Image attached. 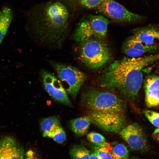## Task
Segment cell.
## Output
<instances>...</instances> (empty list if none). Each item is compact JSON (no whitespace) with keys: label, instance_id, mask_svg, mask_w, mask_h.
Returning <instances> with one entry per match:
<instances>
[{"label":"cell","instance_id":"6da1fadb","mask_svg":"<svg viewBox=\"0 0 159 159\" xmlns=\"http://www.w3.org/2000/svg\"><path fill=\"white\" fill-rule=\"evenodd\" d=\"M157 54L125 57L110 64L98 78L101 86L116 90L126 99H135L143 81V69L158 61Z\"/></svg>","mask_w":159,"mask_h":159},{"label":"cell","instance_id":"7a4b0ae2","mask_svg":"<svg viewBox=\"0 0 159 159\" xmlns=\"http://www.w3.org/2000/svg\"><path fill=\"white\" fill-rule=\"evenodd\" d=\"M82 100L91 122L101 129L117 132L125 127V104L114 93L92 89L83 93Z\"/></svg>","mask_w":159,"mask_h":159},{"label":"cell","instance_id":"3957f363","mask_svg":"<svg viewBox=\"0 0 159 159\" xmlns=\"http://www.w3.org/2000/svg\"><path fill=\"white\" fill-rule=\"evenodd\" d=\"M27 20L34 34L42 41L60 46L67 32L69 13L60 1L37 5L31 9Z\"/></svg>","mask_w":159,"mask_h":159},{"label":"cell","instance_id":"277c9868","mask_svg":"<svg viewBox=\"0 0 159 159\" xmlns=\"http://www.w3.org/2000/svg\"><path fill=\"white\" fill-rule=\"evenodd\" d=\"M101 39L92 38L81 42L80 57L89 68L97 69L102 67L111 57L109 47Z\"/></svg>","mask_w":159,"mask_h":159},{"label":"cell","instance_id":"5b68a950","mask_svg":"<svg viewBox=\"0 0 159 159\" xmlns=\"http://www.w3.org/2000/svg\"><path fill=\"white\" fill-rule=\"evenodd\" d=\"M109 23L107 18L101 14L84 16L78 24L74 39L80 42L92 38L102 39L107 35Z\"/></svg>","mask_w":159,"mask_h":159},{"label":"cell","instance_id":"8992f818","mask_svg":"<svg viewBox=\"0 0 159 159\" xmlns=\"http://www.w3.org/2000/svg\"><path fill=\"white\" fill-rule=\"evenodd\" d=\"M52 66L67 92L73 98L76 97L86 77L76 67L65 64L52 62Z\"/></svg>","mask_w":159,"mask_h":159},{"label":"cell","instance_id":"52a82bcc","mask_svg":"<svg viewBox=\"0 0 159 159\" xmlns=\"http://www.w3.org/2000/svg\"><path fill=\"white\" fill-rule=\"evenodd\" d=\"M96 9L101 15L116 22L136 23L145 19L144 16L130 11L114 0H103Z\"/></svg>","mask_w":159,"mask_h":159},{"label":"cell","instance_id":"ba28073f","mask_svg":"<svg viewBox=\"0 0 159 159\" xmlns=\"http://www.w3.org/2000/svg\"><path fill=\"white\" fill-rule=\"evenodd\" d=\"M120 134L132 150L141 152L148 150L146 135L143 128L138 124L133 123L125 126Z\"/></svg>","mask_w":159,"mask_h":159},{"label":"cell","instance_id":"9c48e42d","mask_svg":"<svg viewBox=\"0 0 159 159\" xmlns=\"http://www.w3.org/2000/svg\"><path fill=\"white\" fill-rule=\"evenodd\" d=\"M40 75L45 89L56 100L67 105L71 104L67 91L60 80L47 71L42 70Z\"/></svg>","mask_w":159,"mask_h":159},{"label":"cell","instance_id":"30bf717a","mask_svg":"<svg viewBox=\"0 0 159 159\" xmlns=\"http://www.w3.org/2000/svg\"><path fill=\"white\" fill-rule=\"evenodd\" d=\"M122 49L123 52L130 57H138L146 53L153 52L159 50V45H148L132 35L124 42Z\"/></svg>","mask_w":159,"mask_h":159},{"label":"cell","instance_id":"8fae6325","mask_svg":"<svg viewBox=\"0 0 159 159\" xmlns=\"http://www.w3.org/2000/svg\"><path fill=\"white\" fill-rule=\"evenodd\" d=\"M0 159H24L22 148L12 137L0 139Z\"/></svg>","mask_w":159,"mask_h":159},{"label":"cell","instance_id":"7c38bea8","mask_svg":"<svg viewBox=\"0 0 159 159\" xmlns=\"http://www.w3.org/2000/svg\"><path fill=\"white\" fill-rule=\"evenodd\" d=\"M132 31L133 35L145 44L159 45V25L149 24L135 28Z\"/></svg>","mask_w":159,"mask_h":159},{"label":"cell","instance_id":"4fadbf2b","mask_svg":"<svg viewBox=\"0 0 159 159\" xmlns=\"http://www.w3.org/2000/svg\"><path fill=\"white\" fill-rule=\"evenodd\" d=\"M103 0H60L71 10L78 11L96 8Z\"/></svg>","mask_w":159,"mask_h":159},{"label":"cell","instance_id":"5bb4252c","mask_svg":"<svg viewBox=\"0 0 159 159\" xmlns=\"http://www.w3.org/2000/svg\"><path fill=\"white\" fill-rule=\"evenodd\" d=\"M91 122L90 117L86 116L72 120L70 125L73 132L77 136L81 137L87 133Z\"/></svg>","mask_w":159,"mask_h":159},{"label":"cell","instance_id":"9a60e30c","mask_svg":"<svg viewBox=\"0 0 159 159\" xmlns=\"http://www.w3.org/2000/svg\"><path fill=\"white\" fill-rule=\"evenodd\" d=\"M13 17L11 10L4 7L0 16V44L5 37Z\"/></svg>","mask_w":159,"mask_h":159},{"label":"cell","instance_id":"2e32d148","mask_svg":"<svg viewBox=\"0 0 159 159\" xmlns=\"http://www.w3.org/2000/svg\"><path fill=\"white\" fill-rule=\"evenodd\" d=\"M59 125L60 121L57 117L53 116L43 119L40 122L43 136L45 137L47 134Z\"/></svg>","mask_w":159,"mask_h":159},{"label":"cell","instance_id":"e0dca14e","mask_svg":"<svg viewBox=\"0 0 159 159\" xmlns=\"http://www.w3.org/2000/svg\"><path fill=\"white\" fill-rule=\"evenodd\" d=\"M69 154L72 159H90V154L84 146L75 145L70 149Z\"/></svg>","mask_w":159,"mask_h":159},{"label":"cell","instance_id":"ac0fdd59","mask_svg":"<svg viewBox=\"0 0 159 159\" xmlns=\"http://www.w3.org/2000/svg\"><path fill=\"white\" fill-rule=\"evenodd\" d=\"M112 148L110 144L106 142L100 146L95 145L94 150L100 159H113L112 154Z\"/></svg>","mask_w":159,"mask_h":159},{"label":"cell","instance_id":"d6986e66","mask_svg":"<svg viewBox=\"0 0 159 159\" xmlns=\"http://www.w3.org/2000/svg\"><path fill=\"white\" fill-rule=\"evenodd\" d=\"M144 87L145 92L159 90V76H147L144 81Z\"/></svg>","mask_w":159,"mask_h":159},{"label":"cell","instance_id":"ffe728a7","mask_svg":"<svg viewBox=\"0 0 159 159\" xmlns=\"http://www.w3.org/2000/svg\"><path fill=\"white\" fill-rule=\"evenodd\" d=\"M112 154L113 159H128L129 151L123 144L118 143L112 147Z\"/></svg>","mask_w":159,"mask_h":159},{"label":"cell","instance_id":"44dd1931","mask_svg":"<svg viewBox=\"0 0 159 159\" xmlns=\"http://www.w3.org/2000/svg\"><path fill=\"white\" fill-rule=\"evenodd\" d=\"M45 137L51 138L59 143L64 142L66 138L65 131L60 125L47 134Z\"/></svg>","mask_w":159,"mask_h":159},{"label":"cell","instance_id":"7402d4cb","mask_svg":"<svg viewBox=\"0 0 159 159\" xmlns=\"http://www.w3.org/2000/svg\"><path fill=\"white\" fill-rule=\"evenodd\" d=\"M145 94V101L148 106H159V90L146 92Z\"/></svg>","mask_w":159,"mask_h":159},{"label":"cell","instance_id":"603a6c76","mask_svg":"<svg viewBox=\"0 0 159 159\" xmlns=\"http://www.w3.org/2000/svg\"><path fill=\"white\" fill-rule=\"evenodd\" d=\"M145 116L154 126L159 128V113L150 110L143 111Z\"/></svg>","mask_w":159,"mask_h":159},{"label":"cell","instance_id":"cb8c5ba5","mask_svg":"<svg viewBox=\"0 0 159 159\" xmlns=\"http://www.w3.org/2000/svg\"><path fill=\"white\" fill-rule=\"evenodd\" d=\"M87 139L95 145L99 146L106 142L105 137L101 134L94 132L88 133L87 135Z\"/></svg>","mask_w":159,"mask_h":159},{"label":"cell","instance_id":"d4e9b609","mask_svg":"<svg viewBox=\"0 0 159 159\" xmlns=\"http://www.w3.org/2000/svg\"><path fill=\"white\" fill-rule=\"evenodd\" d=\"M25 159H39L37 157L33 151L29 150L26 154Z\"/></svg>","mask_w":159,"mask_h":159},{"label":"cell","instance_id":"484cf974","mask_svg":"<svg viewBox=\"0 0 159 159\" xmlns=\"http://www.w3.org/2000/svg\"><path fill=\"white\" fill-rule=\"evenodd\" d=\"M153 138L159 143V128L155 129L152 133Z\"/></svg>","mask_w":159,"mask_h":159},{"label":"cell","instance_id":"4316f807","mask_svg":"<svg viewBox=\"0 0 159 159\" xmlns=\"http://www.w3.org/2000/svg\"><path fill=\"white\" fill-rule=\"evenodd\" d=\"M90 159H100L97 154L94 152L90 154Z\"/></svg>","mask_w":159,"mask_h":159},{"label":"cell","instance_id":"83f0119b","mask_svg":"<svg viewBox=\"0 0 159 159\" xmlns=\"http://www.w3.org/2000/svg\"><path fill=\"white\" fill-rule=\"evenodd\" d=\"M130 159H140L138 158H136V157H133V158H130Z\"/></svg>","mask_w":159,"mask_h":159},{"label":"cell","instance_id":"f1b7e54d","mask_svg":"<svg viewBox=\"0 0 159 159\" xmlns=\"http://www.w3.org/2000/svg\"><path fill=\"white\" fill-rule=\"evenodd\" d=\"M1 11H0V16H1Z\"/></svg>","mask_w":159,"mask_h":159},{"label":"cell","instance_id":"f546056e","mask_svg":"<svg viewBox=\"0 0 159 159\" xmlns=\"http://www.w3.org/2000/svg\"><path fill=\"white\" fill-rule=\"evenodd\" d=\"M158 71L159 72V67L158 68Z\"/></svg>","mask_w":159,"mask_h":159}]
</instances>
